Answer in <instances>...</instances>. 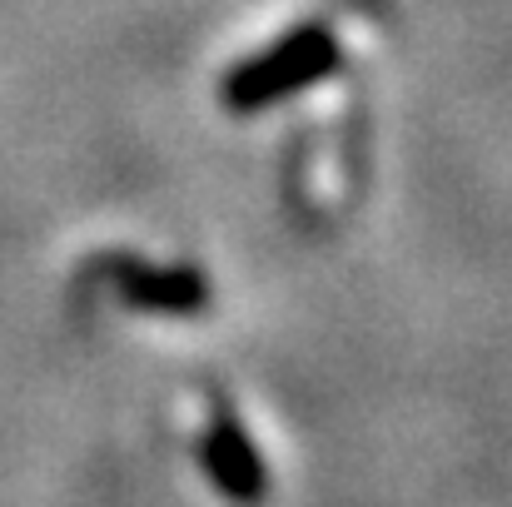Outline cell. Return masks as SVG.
<instances>
[{
	"mask_svg": "<svg viewBox=\"0 0 512 507\" xmlns=\"http://www.w3.org/2000/svg\"><path fill=\"white\" fill-rule=\"evenodd\" d=\"M110 284L130 309H145V314H199L209 304V284L194 269H155L135 259H110Z\"/></svg>",
	"mask_w": 512,
	"mask_h": 507,
	"instance_id": "3957f363",
	"label": "cell"
},
{
	"mask_svg": "<svg viewBox=\"0 0 512 507\" xmlns=\"http://www.w3.org/2000/svg\"><path fill=\"white\" fill-rule=\"evenodd\" d=\"M199 468L209 473L214 493L234 507H259L269 498V468L254 448V438L244 433V423L234 418V408H219L204 443H199Z\"/></svg>",
	"mask_w": 512,
	"mask_h": 507,
	"instance_id": "7a4b0ae2",
	"label": "cell"
},
{
	"mask_svg": "<svg viewBox=\"0 0 512 507\" xmlns=\"http://www.w3.org/2000/svg\"><path fill=\"white\" fill-rule=\"evenodd\" d=\"M339 65H343V45L334 40V30L329 25H299L284 40H274L269 50H259L244 65H234L219 80V100L234 115H254V110H269V105L329 80Z\"/></svg>",
	"mask_w": 512,
	"mask_h": 507,
	"instance_id": "6da1fadb",
	"label": "cell"
}]
</instances>
